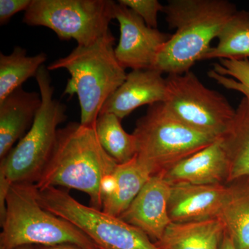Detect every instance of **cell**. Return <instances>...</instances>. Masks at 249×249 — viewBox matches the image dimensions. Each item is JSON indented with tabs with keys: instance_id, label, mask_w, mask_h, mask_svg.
I'll list each match as a JSON object with an SVG mask.
<instances>
[{
	"instance_id": "23",
	"label": "cell",
	"mask_w": 249,
	"mask_h": 249,
	"mask_svg": "<svg viewBox=\"0 0 249 249\" xmlns=\"http://www.w3.org/2000/svg\"><path fill=\"white\" fill-rule=\"evenodd\" d=\"M210 78L228 89L238 91L249 101V60H219L208 73Z\"/></svg>"
},
{
	"instance_id": "3",
	"label": "cell",
	"mask_w": 249,
	"mask_h": 249,
	"mask_svg": "<svg viewBox=\"0 0 249 249\" xmlns=\"http://www.w3.org/2000/svg\"><path fill=\"white\" fill-rule=\"evenodd\" d=\"M42 105L31 128L0 163V219L6 211V196L15 183H35L52 156L58 125L67 119L66 106L53 98L54 88L47 67L42 65L35 77Z\"/></svg>"
},
{
	"instance_id": "4",
	"label": "cell",
	"mask_w": 249,
	"mask_h": 249,
	"mask_svg": "<svg viewBox=\"0 0 249 249\" xmlns=\"http://www.w3.org/2000/svg\"><path fill=\"white\" fill-rule=\"evenodd\" d=\"M116 39L110 32L92 45L77 46L64 58L52 62L49 71L66 70L71 75L64 94H76L82 125L94 128L105 103L127 77L116 59Z\"/></svg>"
},
{
	"instance_id": "21",
	"label": "cell",
	"mask_w": 249,
	"mask_h": 249,
	"mask_svg": "<svg viewBox=\"0 0 249 249\" xmlns=\"http://www.w3.org/2000/svg\"><path fill=\"white\" fill-rule=\"evenodd\" d=\"M218 43L211 47L203 60H245L249 58V13L237 11L217 36Z\"/></svg>"
},
{
	"instance_id": "26",
	"label": "cell",
	"mask_w": 249,
	"mask_h": 249,
	"mask_svg": "<svg viewBox=\"0 0 249 249\" xmlns=\"http://www.w3.org/2000/svg\"><path fill=\"white\" fill-rule=\"evenodd\" d=\"M219 249H237L231 235L226 231Z\"/></svg>"
},
{
	"instance_id": "5",
	"label": "cell",
	"mask_w": 249,
	"mask_h": 249,
	"mask_svg": "<svg viewBox=\"0 0 249 249\" xmlns=\"http://www.w3.org/2000/svg\"><path fill=\"white\" fill-rule=\"evenodd\" d=\"M37 190L34 183H15L10 187L1 222L0 249L63 244L82 249H98L76 226L43 209L37 201Z\"/></svg>"
},
{
	"instance_id": "19",
	"label": "cell",
	"mask_w": 249,
	"mask_h": 249,
	"mask_svg": "<svg viewBox=\"0 0 249 249\" xmlns=\"http://www.w3.org/2000/svg\"><path fill=\"white\" fill-rule=\"evenodd\" d=\"M219 218L237 249H249V177L228 183Z\"/></svg>"
},
{
	"instance_id": "6",
	"label": "cell",
	"mask_w": 249,
	"mask_h": 249,
	"mask_svg": "<svg viewBox=\"0 0 249 249\" xmlns=\"http://www.w3.org/2000/svg\"><path fill=\"white\" fill-rule=\"evenodd\" d=\"M132 134L137 141L136 157L152 176L164 173L218 139L183 124L163 103L149 106Z\"/></svg>"
},
{
	"instance_id": "1",
	"label": "cell",
	"mask_w": 249,
	"mask_h": 249,
	"mask_svg": "<svg viewBox=\"0 0 249 249\" xmlns=\"http://www.w3.org/2000/svg\"><path fill=\"white\" fill-rule=\"evenodd\" d=\"M118 164L100 143L93 127L70 123L58 129L56 142L37 189L64 187L86 193L90 206L102 210L103 184Z\"/></svg>"
},
{
	"instance_id": "8",
	"label": "cell",
	"mask_w": 249,
	"mask_h": 249,
	"mask_svg": "<svg viewBox=\"0 0 249 249\" xmlns=\"http://www.w3.org/2000/svg\"><path fill=\"white\" fill-rule=\"evenodd\" d=\"M116 3L111 0H32L23 22L45 27L61 40L89 46L110 32Z\"/></svg>"
},
{
	"instance_id": "11",
	"label": "cell",
	"mask_w": 249,
	"mask_h": 249,
	"mask_svg": "<svg viewBox=\"0 0 249 249\" xmlns=\"http://www.w3.org/2000/svg\"><path fill=\"white\" fill-rule=\"evenodd\" d=\"M170 192V185L161 175L152 176L119 217L157 242L172 223L168 211Z\"/></svg>"
},
{
	"instance_id": "20",
	"label": "cell",
	"mask_w": 249,
	"mask_h": 249,
	"mask_svg": "<svg viewBox=\"0 0 249 249\" xmlns=\"http://www.w3.org/2000/svg\"><path fill=\"white\" fill-rule=\"evenodd\" d=\"M43 52L29 56L25 49L16 47L9 55L0 53V101L21 88L31 77H36L47 60Z\"/></svg>"
},
{
	"instance_id": "22",
	"label": "cell",
	"mask_w": 249,
	"mask_h": 249,
	"mask_svg": "<svg viewBox=\"0 0 249 249\" xmlns=\"http://www.w3.org/2000/svg\"><path fill=\"white\" fill-rule=\"evenodd\" d=\"M94 129L103 149L118 164L127 163L137 155L135 137L125 132L121 119L115 114H100Z\"/></svg>"
},
{
	"instance_id": "25",
	"label": "cell",
	"mask_w": 249,
	"mask_h": 249,
	"mask_svg": "<svg viewBox=\"0 0 249 249\" xmlns=\"http://www.w3.org/2000/svg\"><path fill=\"white\" fill-rule=\"evenodd\" d=\"M32 0H0V24H7L11 18L24 11L25 12Z\"/></svg>"
},
{
	"instance_id": "16",
	"label": "cell",
	"mask_w": 249,
	"mask_h": 249,
	"mask_svg": "<svg viewBox=\"0 0 249 249\" xmlns=\"http://www.w3.org/2000/svg\"><path fill=\"white\" fill-rule=\"evenodd\" d=\"M227 229L220 218L173 223L155 242L160 249H219Z\"/></svg>"
},
{
	"instance_id": "13",
	"label": "cell",
	"mask_w": 249,
	"mask_h": 249,
	"mask_svg": "<svg viewBox=\"0 0 249 249\" xmlns=\"http://www.w3.org/2000/svg\"><path fill=\"white\" fill-rule=\"evenodd\" d=\"M155 70H133L124 83L105 103L101 113L115 114L121 121L141 106L163 103L166 80Z\"/></svg>"
},
{
	"instance_id": "28",
	"label": "cell",
	"mask_w": 249,
	"mask_h": 249,
	"mask_svg": "<svg viewBox=\"0 0 249 249\" xmlns=\"http://www.w3.org/2000/svg\"><path fill=\"white\" fill-rule=\"evenodd\" d=\"M14 249H35V246L33 245H24L21 247H17Z\"/></svg>"
},
{
	"instance_id": "10",
	"label": "cell",
	"mask_w": 249,
	"mask_h": 249,
	"mask_svg": "<svg viewBox=\"0 0 249 249\" xmlns=\"http://www.w3.org/2000/svg\"><path fill=\"white\" fill-rule=\"evenodd\" d=\"M114 17L120 27V40L115 47L116 59L124 69L153 70L163 45L172 35L146 25L132 10L116 3Z\"/></svg>"
},
{
	"instance_id": "2",
	"label": "cell",
	"mask_w": 249,
	"mask_h": 249,
	"mask_svg": "<svg viewBox=\"0 0 249 249\" xmlns=\"http://www.w3.org/2000/svg\"><path fill=\"white\" fill-rule=\"evenodd\" d=\"M237 11L227 0H170L163 13L176 32L160 49L153 70L168 75L189 71Z\"/></svg>"
},
{
	"instance_id": "15",
	"label": "cell",
	"mask_w": 249,
	"mask_h": 249,
	"mask_svg": "<svg viewBox=\"0 0 249 249\" xmlns=\"http://www.w3.org/2000/svg\"><path fill=\"white\" fill-rule=\"evenodd\" d=\"M42 105L40 93L22 87L0 101V160L31 128Z\"/></svg>"
},
{
	"instance_id": "17",
	"label": "cell",
	"mask_w": 249,
	"mask_h": 249,
	"mask_svg": "<svg viewBox=\"0 0 249 249\" xmlns=\"http://www.w3.org/2000/svg\"><path fill=\"white\" fill-rule=\"evenodd\" d=\"M152 176L137 157L127 163L118 165L110 183L103 191V212L119 217Z\"/></svg>"
},
{
	"instance_id": "9",
	"label": "cell",
	"mask_w": 249,
	"mask_h": 249,
	"mask_svg": "<svg viewBox=\"0 0 249 249\" xmlns=\"http://www.w3.org/2000/svg\"><path fill=\"white\" fill-rule=\"evenodd\" d=\"M163 104L183 124L202 133L220 138L227 132L235 109L227 98L201 83L194 73L169 74Z\"/></svg>"
},
{
	"instance_id": "27",
	"label": "cell",
	"mask_w": 249,
	"mask_h": 249,
	"mask_svg": "<svg viewBox=\"0 0 249 249\" xmlns=\"http://www.w3.org/2000/svg\"><path fill=\"white\" fill-rule=\"evenodd\" d=\"M35 249H82L78 246L71 244H63L55 246H35Z\"/></svg>"
},
{
	"instance_id": "18",
	"label": "cell",
	"mask_w": 249,
	"mask_h": 249,
	"mask_svg": "<svg viewBox=\"0 0 249 249\" xmlns=\"http://www.w3.org/2000/svg\"><path fill=\"white\" fill-rule=\"evenodd\" d=\"M229 162L228 183L249 177V101L241 100L231 124L222 137Z\"/></svg>"
},
{
	"instance_id": "12",
	"label": "cell",
	"mask_w": 249,
	"mask_h": 249,
	"mask_svg": "<svg viewBox=\"0 0 249 249\" xmlns=\"http://www.w3.org/2000/svg\"><path fill=\"white\" fill-rule=\"evenodd\" d=\"M227 184L170 185L168 211L173 223L200 222L219 217Z\"/></svg>"
},
{
	"instance_id": "14",
	"label": "cell",
	"mask_w": 249,
	"mask_h": 249,
	"mask_svg": "<svg viewBox=\"0 0 249 249\" xmlns=\"http://www.w3.org/2000/svg\"><path fill=\"white\" fill-rule=\"evenodd\" d=\"M229 175V160L220 137L160 175L170 185H213L227 184Z\"/></svg>"
},
{
	"instance_id": "7",
	"label": "cell",
	"mask_w": 249,
	"mask_h": 249,
	"mask_svg": "<svg viewBox=\"0 0 249 249\" xmlns=\"http://www.w3.org/2000/svg\"><path fill=\"white\" fill-rule=\"evenodd\" d=\"M37 199L43 209L86 234L98 249H160L142 231L102 210L81 204L58 188L37 189Z\"/></svg>"
},
{
	"instance_id": "24",
	"label": "cell",
	"mask_w": 249,
	"mask_h": 249,
	"mask_svg": "<svg viewBox=\"0 0 249 249\" xmlns=\"http://www.w3.org/2000/svg\"><path fill=\"white\" fill-rule=\"evenodd\" d=\"M124 5L138 15L149 27L157 29L158 14L163 12L164 6L157 0H119Z\"/></svg>"
}]
</instances>
